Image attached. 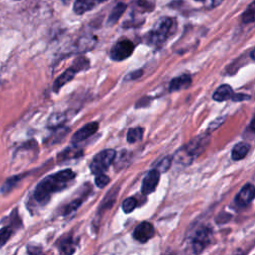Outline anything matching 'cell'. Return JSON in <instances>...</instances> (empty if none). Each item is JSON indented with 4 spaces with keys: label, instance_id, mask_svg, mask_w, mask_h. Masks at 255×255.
Segmentation results:
<instances>
[{
    "label": "cell",
    "instance_id": "cell-4",
    "mask_svg": "<svg viewBox=\"0 0 255 255\" xmlns=\"http://www.w3.org/2000/svg\"><path fill=\"white\" fill-rule=\"evenodd\" d=\"M116 157V151L114 149H106L99 152L92 160L90 164L91 171L96 174H103Z\"/></svg>",
    "mask_w": 255,
    "mask_h": 255
},
{
    "label": "cell",
    "instance_id": "cell-3",
    "mask_svg": "<svg viewBox=\"0 0 255 255\" xmlns=\"http://www.w3.org/2000/svg\"><path fill=\"white\" fill-rule=\"evenodd\" d=\"M173 27L171 18H162L155 27L147 34V42L150 45H161L169 36Z\"/></svg>",
    "mask_w": 255,
    "mask_h": 255
},
{
    "label": "cell",
    "instance_id": "cell-23",
    "mask_svg": "<svg viewBox=\"0 0 255 255\" xmlns=\"http://www.w3.org/2000/svg\"><path fill=\"white\" fill-rule=\"evenodd\" d=\"M171 161H172V158L169 157V156H166L164 158H162L156 165L155 169H157L159 172H165L166 170L169 169L170 165H171Z\"/></svg>",
    "mask_w": 255,
    "mask_h": 255
},
{
    "label": "cell",
    "instance_id": "cell-15",
    "mask_svg": "<svg viewBox=\"0 0 255 255\" xmlns=\"http://www.w3.org/2000/svg\"><path fill=\"white\" fill-rule=\"evenodd\" d=\"M249 149H250V145L246 142H239V143L235 144L231 151L232 159L233 160L243 159L247 155Z\"/></svg>",
    "mask_w": 255,
    "mask_h": 255
},
{
    "label": "cell",
    "instance_id": "cell-28",
    "mask_svg": "<svg viewBox=\"0 0 255 255\" xmlns=\"http://www.w3.org/2000/svg\"><path fill=\"white\" fill-rule=\"evenodd\" d=\"M250 129L252 130V132H255V116L253 117V119L250 123Z\"/></svg>",
    "mask_w": 255,
    "mask_h": 255
},
{
    "label": "cell",
    "instance_id": "cell-27",
    "mask_svg": "<svg viewBox=\"0 0 255 255\" xmlns=\"http://www.w3.org/2000/svg\"><path fill=\"white\" fill-rule=\"evenodd\" d=\"M215 121H216V125H215V122H212V123L209 125L208 132H211L212 130H214L215 128H217L222 124V122L224 121V118H223V117H220V118H217Z\"/></svg>",
    "mask_w": 255,
    "mask_h": 255
},
{
    "label": "cell",
    "instance_id": "cell-26",
    "mask_svg": "<svg viewBox=\"0 0 255 255\" xmlns=\"http://www.w3.org/2000/svg\"><path fill=\"white\" fill-rule=\"evenodd\" d=\"M81 202H82V200H74L73 202H71L69 205L66 206V208H65V214L67 215V214H69L70 212L76 210V209L78 208V206L81 204Z\"/></svg>",
    "mask_w": 255,
    "mask_h": 255
},
{
    "label": "cell",
    "instance_id": "cell-20",
    "mask_svg": "<svg viewBox=\"0 0 255 255\" xmlns=\"http://www.w3.org/2000/svg\"><path fill=\"white\" fill-rule=\"evenodd\" d=\"M65 119H66V116L64 114H60V113L53 114V115H51V117L48 120V127L51 128H58L59 126H61L64 123Z\"/></svg>",
    "mask_w": 255,
    "mask_h": 255
},
{
    "label": "cell",
    "instance_id": "cell-19",
    "mask_svg": "<svg viewBox=\"0 0 255 255\" xmlns=\"http://www.w3.org/2000/svg\"><path fill=\"white\" fill-rule=\"evenodd\" d=\"M134 11L138 13H148L152 11L153 4L147 0H138L133 4Z\"/></svg>",
    "mask_w": 255,
    "mask_h": 255
},
{
    "label": "cell",
    "instance_id": "cell-25",
    "mask_svg": "<svg viewBox=\"0 0 255 255\" xmlns=\"http://www.w3.org/2000/svg\"><path fill=\"white\" fill-rule=\"evenodd\" d=\"M109 181H110V178L107 175H105L104 173L97 175L96 179H95V182L98 187H105Z\"/></svg>",
    "mask_w": 255,
    "mask_h": 255
},
{
    "label": "cell",
    "instance_id": "cell-14",
    "mask_svg": "<svg viewBox=\"0 0 255 255\" xmlns=\"http://www.w3.org/2000/svg\"><path fill=\"white\" fill-rule=\"evenodd\" d=\"M191 85V78L188 75H181L171 80L169 84V91H180L189 88Z\"/></svg>",
    "mask_w": 255,
    "mask_h": 255
},
{
    "label": "cell",
    "instance_id": "cell-32",
    "mask_svg": "<svg viewBox=\"0 0 255 255\" xmlns=\"http://www.w3.org/2000/svg\"><path fill=\"white\" fill-rule=\"evenodd\" d=\"M195 1H204V0H195Z\"/></svg>",
    "mask_w": 255,
    "mask_h": 255
},
{
    "label": "cell",
    "instance_id": "cell-18",
    "mask_svg": "<svg viewBox=\"0 0 255 255\" xmlns=\"http://www.w3.org/2000/svg\"><path fill=\"white\" fill-rule=\"evenodd\" d=\"M242 22L245 24H249V23H253L255 22V1L252 2L244 11V13L242 14Z\"/></svg>",
    "mask_w": 255,
    "mask_h": 255
},
{
    "label": "cell",
    "instance_id": "cell-24",
    "mask_svg": "<svg viewBox=\"0 0 255 255\" xmlns=\"http://www.w3.org/2000/svg\"><path fill=\"white\" fill-rule=\"evenodd\" d=\"M12 234V230L10 227H3L0 229V248L6 244Z\"/></svg>",
    "mask_w": 255,
    "mask_h": 255
},
{
    "label": "cell",
    "instance_id": "cell-21",
    "mask_svg": "<svg viewBox=\"0 0 255 255\" xmlns=\"http://www.w3.org/2000/svg\"><path fill=\"white\" fill-rule=\"evenodd\" d=\"M60 249H61V251H62L65 255H71V254L74 252V250H75L72 239H71V238H67V239L61 240Z\"/></svg>",
    "mask_w": 255,
    "mask_h": 255
},
{
    "label": "cell",
    "instance_id": "cell-7",
    "mask_svg": "<svg viewBox=\"0 0 255 255\" xmlns=\"http://www.w3.org/2000/svg\"><path fill=\"white\" fill-rule=\"evenodd\" d=\"M211 235H212L211 229L206 226L200 227L196 231L192 240V248L196 254L202 252L203 249L210 243Z\"/></svg>",
    "mask_w": 255,
    "mask_h": 255
},
{
    "label": "cell",
    "instance_id": "cell-2",
    "mask_svg": "<svg viewBox=\"0 0 255 255\" xmlns=\"http://www.w3.org/2000/svg\"><path fill=\"white\" fill-rule=\"evenodd\" d=\"M208 141V134H202L191 139L185 146H183L176 152L175 161L182 165L190 164L193 159L205 149Z\"/></svg>",
    "mask_w": 255,
    "mask_h": 255
},
{
    "label": "cell",
    "instance_id": "cell-12",
    "mask_svg": "<svg viewBox=\"0 0 255 255\" xmlns=\"http://www.w3.org/2000/svg\"><path fill=\"white\" fill-rule=\"evenodd\" d=\"M107 0H76L74 4V11L76 14L81 15L92 9H94L99 4Z\"/></svg>",
    "mask_w": 255,
    "mask_h": 255
},
{
    "label": "cell",
    "instance_id": "cell-29",
    "mask_svg": "<svg viewBox=\"0 0 255 255\" xmlns=\"http://www.w3.org/2000/svg\"><path fill=\"white\" fill-rule=\"evenodd\" d=\"M211 1H212L213 5H218L222 0H211Z\"/></svg>",
    "mask_w": 255,
    "mask_h": 255
},
{
    "label": "cell",
    "instance_id": "cell-9",
    "mask_svg": "<svg viewBox=\"0 0 255 255\" xmlns=\"http://www.w3.org/2000/svg\"><path fill=\"white\" fill-rule=\"evenodd\" d=\"M154 235V227L151 223L147 221H143L139 223L134 231H133V237L135 240L143 243L149 240Z\"/></svg>",
    "mask_w": 255,
    "mask_h": 255
},
{
    "label": "cell",
    "instance_id": "cell-8",
    "mask_svg": "<svg viewBox=\"0 0 255 255\" xmlns=\"http://www.w3.org/2000/svg\"><path fill=\"white\" fill-rule=\"evenodd\" d=\"M255 195V187L251 183H246L242 186L239 192L236 194L234 201L238 207H244L248 205Z\"/></svg>",
    "mask_w": 255,
    "mask_h": 255
},
{
    "label": "cell",
    "instance_id": "cell-30",
    "mask_svg": "<svg viewBox=\"0 0 255 255\" xmlns=\"http://www.w3.org/2000/svg\"><path fill=\"white\" fill-rule=\"evenodd\" d=\"M250 56H251V58H252L253 60H255V49H253V50H252V52H251Z\"/></svg>",
    "mask_w": 255,
    "mask_h": 255
},
{
    "label": "cell",
    "instance_id": "cell-5",
    "mask_svg": "<svg viewBox=\"0 0 255 255\" xmlns=\"http://www.w3.org/2000/svg\"><path fill=\"white\" fill-rule=\"evenodd\" d=\"M89 67V61L85 58H79L77 61L74 62L73 66L70 67L68 70H66L54 83L53 90L54 92H57L59 89H61L65 84L70 82L76 75L81 70L87 69Z\"/></svg>",
    "mask_w": 255,
    "mask_h": 255
},
{
    "label": "cell",
    "instance_id": "cell-6",
    "mask_svg": "<svg viewBox=\"0 0 255 255\" xmlns=\"http://www.w3.org/2000/svg\"><path fill=\"white\" fill-rule=\"evenodd\" d=\"M134 50V45L130 40L123 39L117 42L111 49L110 57L114 61H123L128 58Z\"/></svg>",
    "mask_w": 255,
    "mask_h": 255
},
{
    "label": "cell",
    "instance_id": "cell-22",
    "mask_svg": "<svg viewBox=\"0 0 255 255\" xmlns=\"http://www.w3.org/2000/svg\"><path fill=\"white\" fill-rule=\"evenodd\" d=\"M136 204H137V201H136L135 198H133V197H128V198L125 199L124 202L122 203V208H123L124 212L129 213V212H131V211L135 208Z\"/></svg>",
    "mask_w": 255,
    "mask_h": 255
},
{
    "label": "cell",
    "instance_id": "cell-11",
    "mask_svg": "<svg viewBox=\"0 0 255 255\" xmlns=\"http://www.w3.org/2000/svg\"><path fill=\"white\" fill-rule=\"evenodd\" d=\"M99 128L98 123L96 122H92L87 124L86 126H84L83 128H81L73 136H72V142L73 143H79L85 139H87L88 137H90L91 135H93L97 129Z\"/></svg>",
    "mask_w": 255,
    "mask_h": 255
},
{
    "label": "cell",
    "instance_id": "cell-16",
    "mask_svg": "<svg viewBox=\"0 0 255 255\" xmlns=\"http://www.w3.org/2000/svg\"><path fill=\"white\" fill-rule=\"evenodd\" d=\"M126 9H127V5L124 3H119L118 5H116L108 18V24L114 25L120 19V17L123 15V13L125 12Z\"/></svg>",
    "mask_w": 255,
    "mask_h": 255
},
{
    "label": "cell",
    "instance_id": "cell-17",
    "mask_svg": "<svg viewBox=\"0 0 255 255\" xmlns=\"http://www.w3.org/2000/svg\"><path fill=\"white\" fill-rule=\"evenodd\" d=\"M142 135H143V128L140 127H136V128H130L128 131L127 139L128 142L134 143V142L140 140L142 138Z\"/></svg>",
    "mask_w": 255,
    "mask_h": 255
},
{
    "label": "cell",
    "instance_id": "cell-31",
    "mask_svg": "<svg viewBox=\"0 0 255 255\" xmlns=\"http://www.w3.org/2000/svg\"><path fill=\"white\" fill-rule=\"evenodd\" d=\"M233 255H244V253L241 250H237Z\"/></svg>",
    "mask_w": 255,
    "mask_h": 255
},
{
    "label": "cell",
    "instance_id": "cell-13",
    "mask_svg": "<svg viewBox=\"0 0 255 255\" xmlns=\"http://www.w3.org/2000/svg\"><path fill=\"white\" fill-rule=\"evenodd\" d=\"M234 97H235V94L233 93V90L232 88L229 86V85H221L219 86L215 92L213 93V100L216 101V102H223V101H226V100H234Z\"/></svg>",
    "mask_w": 255,
    "mask_h": 255
},
{
    "label": "cell",
    "instance_id": "cell-1",
    "mask_svg": "<svg viewBox=\"0 0 255 255\" xmlns=\"http://www.w3.org/2000/svg\"><path fill=\"white\" fill-rule=\"evenodd\" d=\"M75 177V173L71 169H64L55 174L45 177L35 189V199L38 202H45L50 195L56 191L65 188L69 181Z\"/></svg>",
    "mask_w": 255,
    "mask_h": 255
},
{
    "label": "cell",
    "instance_id": "cell-10",
    "mask_svg": "<svg viewBox=\"0 0 255 255\" xmlns=\"http://www.w3.org/2000/svg\"><path fill=\"white\" fill-rule=\"evenodd\" d=\"M160 178V172L157 169H151L144 177L141 185V192L145 195L153 192L158 184Z\"/></svg>",
    "mask_w": 255,
    "mask_h": 255
}]
</instances>
